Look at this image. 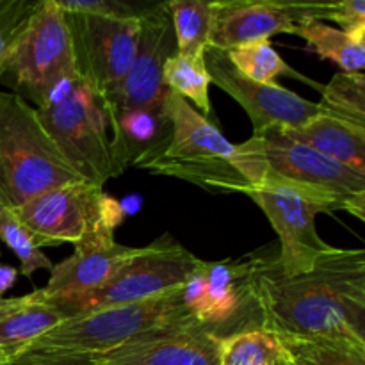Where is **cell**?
Returning a JSON list of instances; mask_svg holds the SVG:
<instances>
[{"instance_id": "4316f807", "label": "cell", "mask_w": 365, "mask_h": 365, "mask_svg": "<svg viewBox=\"0 0 365 365\" xmlns=\"http://www.w3.org/2000/svg\"><path fill=\"white\" fill-rule=\"evenodd\" d=\"M321 110L353 123L365 125V77L359 73L334 75L321 89Z\"/></svg>"}, {"instance_id": "4fadbf2b", "label": "cell", "mask_w": 365, "mask_h": 365, "mask_svg": "<svg viewBox=\"0 0 365 365\" xmlns=\"http://www.w3.org/2000/svg\"><path fill=\"white\" fill-rule=\"evenodd\" d=\"M205 63L214 86L230 95L246 110L253 135L267 128H298L321 113L319 102H310L298 93L277 84L250 81L228 59L227 52L207 46Z\"/></svg>"}, {"instance_id": "4dcf8cb0", "label": "cell", "mask_w": 365, "mask_h": 365, "mask_svg": "<svg viewBox=\"0 0 365 365\" xmlns=\"http://www.w3.org/2000/svg\"><path fill=\"white\" fill-rule=\"evenodd\" d=\"M63 13H82L93 16H139L143 9L118 0H56Z\"/></svg>"}, {"instance_id": "e0dca14e", "label": "cell", "mask_w": 365, "mask_h": 365, "mask_svg": "<svg viewBox=\"0 0 365 365\" xmlns=\"http://www.w3.org/2000/svg\"><path fill=\"white\" fill-rule=\"evenodd\" d=\"M209 46L230 50L246 43L294 32L291 2L278 0H216Z\"/></svg>"}, {"instance_id": "7402d4cb", "label": "cell", "mask_w": 365, "mask_h": 365, "mask_svg": "<svg viewBox=\"0 0 365 365\" xmlns=\"http://www.w3.org/2000/svg\"><path fill=\"white\" fill-rule=\"evenodd\" d=\"M164 88L187 100L205 118L212 114L210 103V75L203 56H182L175 52L168 57L163 70Z\"/></svg>"}, {"instance_id": "9c48e42d", "label": "cell", "mask_w": 365, "mask_h": 365, "mask_svg": "<svg viewBox=\"0 0 365 365\" xmlns=\"http://www.w3.org/2000/svg\"><path fill=\"white\" fill-rule=\"evenodd\" d=\"M7 73L13 75L21 98L43 106L63 81L77 77L71 36L66 16L56 0H41L29 20L11 59Z\"/></svg>"}, {"instance_id": "83f0119b", "label": "cell", "mask_w": 365, "mask_h": 365, "mask_svg": "<svg viewBox=\"0 0 365 365\" xmlns=\"http://www.w3.org/2000/svg\"><path fill=\"white\" fill-rule=\"evenodd\" d=\"M0 239L6 242L7 248L16 255L20 260V269L18 273L25 278H31L34 271L48 269L52 271L53 264L48 257L36 246L34 239L29 234L27 228L20 223V220L14 214L13 207L0 202Z\"/></svg>"}, {"instance_id": "603a6c76", "label": "cell", "mask_w": 365, "mask_h": 365, "mask_svg": "<svg viewBox=\"0 0 365 365\" xmlns=\"http://www.w3.org/2000/svg\"><path fill=\"white\" fill-rule=\"evenodd\" d=\"M168 9L171 14L177 53L203 56L210 43V32H212V2L175 0V2H168Z\"/></svg>"}, {"instance_id": "6da1fadb", "label": "cell", "mask_w": 365, "mask_h": 365, "mask_svg": "<svg viewBox=\"0 0 365 365\" xmlns=\"http://www.w3.org/2000/svg\"><path fill=\"white\" fill-rule=\"evenodd\" d=\"M260 330L274 337L365 346V250L331 248L309 273L285 277L262 259L252 277Z\"/></svg>"}, {"instance_id": "277c9868", "label": "cell", "mask_w": 365, "mask_h": 365, "mask_svg": "<svg viewBox=\"0 0 365 365\" xmlns=\"http://www.w3.org/2000/svg\"><path fill=\"white\" fill-rule=\"evenodd\" d=\"M182 291L184 287L148 302L73 314L41 335L29 351L68 356H95L113 351L146 331L191 317Z\"/></svg>"}, {"instance_id": "f1b7e54d", "label": "cell", "mask_w": 365, "mask_h": 365, "mask_svg": "<svg viewBox=\"0 0 365 365\" xmlns=\"http://www.w3.org/2000/svg\"><path fill=\"white\" fill-rule=\"evenodd\" d=\"M296 24L307 20H330L339 29L356 38L365 39V2L364 0H341V2L303 4L291 2ZM294 24V25H296Z\"/></svg>"}, {"instance_id": "8fae6325", "label": "cell", "mask_w": 365, "mask_h": 365, "mask_svg": "<svg viewBox=\"0 0 365 365\" xmlns=\"http://www.w3.org/2000/svg\"><path fill=\"white\" fill-rule=\"evenodd\" d=\"M246 196L266 214L280 239V255L274 264L285 277L309 273L334 248L323 241L316 228V216L327 210L292 185L266 177L262 185Z\"/></svg>"}, {"instance_id": "44dd1931", "label": "cell", "mask_w": 365, "mask_h": 365, "mask_svg": "<svg viewBox=\"0 0 365 365\" xmlns=\"http://www.w3.org/2000/svg\"><path fill=\"white\" fill-rule=\"evenodd\" d=\"M292 34L305 39L314 53L335 63L344 73H359L364 70L365 39L317 20L299 21L294 25Z\"/></svg>"}, {"instance_id": "2e32d148", "label": "cell", "mask_w": 365, "mask_h": 365, "mask_svg": "<svg viewBox=\"0 0 365 365\" xmlns=\"http://www.w3.org/2000/svg\"><path fill=\"white\" fill-rule=\"evenodd\" d=\"M260 260L262 259L203 262L205 291L189 314L220 337L260 328L250 289Z\"/></svg>"}, {"instance_id": "d6a6232c", "label": "cell", "mask_w": 365, "mask_h": 365, "mask_svg": "<svg viewBox=\"0 0 365 365\" xmlns=\"http://www.w3.org/2000/svg\"><path fill=\"white\" fill-rule=\"evenodd\" d=\"M18 278V269L9 264H0V299H4V294L14 285Z\"/></svg>"}, {"instance_id": "d6986e66", "label": "cell", "mask_w": 365, "mask_h": 365, "mask_svg": "<svg viewBox=\"0 0 365 365\" xmlns=\"http://www.w3.org/2000/svg\"><path fill=\"white\" fill-rule=\"evenodd\" d=\"M289 138L312 146L328 159L365 177V125L324 114L298 128H282Z\"/></svg>"}, {"instance_id": "30bf717a", "label": "cell", "mask_w": 365, "mask_h": 365, "mask_svg": "<svg viewBox=\"0 0 365 365\" xmlns=\"http://www.w3.org/2000/svg\"><path fill=\"white\" fill-rule=\"evenodd\" d=\"M71 36L75 71L106 96L130 71L139 45V16L64 13Z\"/></svg>"}, {"instance_id": "f546056e", "label": "cell", "mask_w": 365, "mask_h": 365, "mask_svg": "<svg viewBox=\"0 0 365 365\" xmlns=\"http://www.w3.org/2000/svg\"><path fill=\"white\" fill-rule=\"evenodd\" d=\"M41 0H0V77L7 73L21 34Z\"/></svg>"}, {"instance_id": "d4e9b609", "label": "cell", "mask_w": 365, "mask_h": 365, "mask_svg": "<svg viewBox=\"0 0 365 365\" xmlns=\"http://www.w3.org/2000/svg\"><path fill=\"white\" fill-rule=\"evenodd\" d=\"M227 56L230 63L241 71L245 77L250 81L260 82V84H273L278 77L285 75V77L299 78L314 84L310 78L303 77L302 73L289 66L284 61V57L273 48L269 39H262V41L246 43V45L235 46V48L227 50Z\"/></svg>"}, {"instance_id": "3957f363", "label": "cell", "mask_w": 365, "mask_h": 365, "mask_svg": "<svg viewBox=\"0 0 365 365\" xmlns=\"http://www.w3.org/2000/svg\"><path fill=\"white\" fill-rule=\"evenodd\" d=\"M82 180L45 128L36 107L0 91V202L20 207L39 192Z\"/></svg>"}, {"instance_id": "484cf974", "label": "cell", "mask_w": 365, "mask_h": 365, "mask_svg": "<svg viewBox=\"0 0 365 365\" xmlns=\"http://www.w3.org/2000/svg\"><path fill=\"white\" fill-rule=\"evenodd\" d=\"M221 365H289L274 335L252 328L221 337Z\"/></svg>"}, {"instance_id": "52a82bcc", "label": "cell", "mask_w": 365, "mask_h": 365, "mask_svg": "<svg viewBox=\"0 0 365 365\" xmlns=\"http://www.w3.org/2000/svg\"><path fill=\"white\" fill-rule=\"evenodd\" d=\"M202 262L180 242L166 235L141 248V253L106 287L57 305L63 307L68 316H73L103 307L148 302L184 287Z\"/></svg>"}, {"instance_id": "7c38bea8", "label": "cell", "mask_w": 365, "mask_h": 365, "mask_svg": "<svg viewBox=\"0 0 365 365\" xmlns=\"http://www.w3.org/2000/svg\"><path fill=\"white\" fill-rule=\"evenodd\" d=\"M120 223V220L106 217L91 227L86 237L75 245L71 257L53 264L48 282L39 289L43 298L64 303L91 294L123 271L141 253V248L118 245L114 228Z\"/></svg>"}, {"instance_id": "5bb4252c", "label": "cell", "mask_w": 365, "mask_h": 365, "mask_svg": "<svg viewBox=\"0 0 365 365\" xmlns=\"http://www.w3.org/2000/svg\"><path fill=\"white\" fill-rule=\"evenodd\" d=\"M139 20L141 32L134 64L127 77L103 96L109 110L163 109L164 63L177 52L168 4L146 7Z\"/></svg>"}, {"instance_id": "9a60e30c", "label": "cell", "mask_w": 365, "mask_h": 365, "mask_svg": "<svg viewBox=\"0 0 365 365\" xmlns=\"http://www.w3.org/2000/svg\"><path fill=\"white\" fill-rule=\"evenodd\" d=\"M93 360L98 365H221V337L191 316Z\"/></svg>"}, {"instance_id": "ffe728a7", "label": "cell", "mask_w": 365, "mask_h": 365, "mask_svg": "<svg viewBox=\"0 0 365 365\" xmlns=\"http://www.w3.org/2000/svg\"><path fill=\"white\" fill-rule=\"evenodd\" d=\"M107 113L110 160L114 175L120 177L139 157L160 145L166 134V120L163 109H107Z\"/></svg>"}, {"instance_id": "8992f818", "label": "cell", "mask_w": 365, "mask_h": 365, "mask_svg": "<svg viewBox=\"0 0 365 365\" xmlns=\"http://www.w3.org/2000/svg\"><path fill=\"white\" fill-rule=\"evenodd\" d=\"M38 116L82 180L102 185L114 178L109 148V113L103 96L81 77L61 82Z\"/></svg>"}, {"instance_id": "7a4b0ae2", "label": "cell", "mask_w": 365, "mask_h": 365, "mask_svg": "<svg viewBox=\"0 0 365 365\" xmlns=\"http://www.w3.org/2000/svg\"><path fill=\"white\" fill-rule=\"evenodd\" d=\"M166 134L160 145L135 160L153 175L173 177L210 192H242L264 184L267 166L257 153L234 145L187 100L166 89Z\"/></svg>"}, {"instance_id": "ac0fdd59", "label": "cell", "mask_w": 365, "mask_h": 365, "mask_svg": "<svg viewBox=\"0 0 365 365\" xmlns=\"http://www.w3.org/2000/svg\"><path fill=\"white\" fill-rule=\"evenodd\" d=\"M66 317V310L43 298L39 289L0 299V359L11 364Z\"/></svg>"}, {"instance_id": "ba28073f", "label": "cell", "mask_w": 365, "mask_h": 365, "mask_svg": "<svg viewBox=\"0 0 365 365\" xmlns=\"http://www.w3.org/2000/svg\"><path fill=\"white\" fill-rule=\"evenodd\" d=\"M13 210L39 250L75 246L98 221L106 217L123 221L125 216L118 200L106 195L102 185L88 180L43 191Z\"/></svg>"}, {"instance_id": "1f68e13d", "label": "cell", "mask_w": 365, "mask_h": 365, "mask_svg": "<svg viewBox=\"0 0 365 365\" xmlns=\"http://www.w3.org/2000/svg\"><path fill=\"white\" fill-rule=\"evenodd\" d=\"M9 365H98L93 356H68L48 355V353L27 351L18 356Z\"/></svg>"}, {"instance_id": "836d02e7", "label": "cell", "mask_w": 365, "mask_h": 365, "mask_svg": "<svg viewBox=\"0 0 365 365\" xmlns=\"http://www.w3.org/2000/svg\"><path fill=\"white\" fill-rule=\"evenodd\" d=\"M0 365H9V364H7L6 360H2V359H0Z\"/></svg>"}, {"instance_id": "5b68a950", "label": "cell", "mask_w": 365, "mask_h": 365, "mask_svg": "<svg viewBox=\"0 0 365 365\" xmlns=\"http://www.w3.org/2000/svg\"><path fill=\"white\" fill-rule=\"evenodd\" d=\"M241 145L266 163V177L296 187L319 203L327 214L344 210L364 221V175L328 159L305 143L289 138L278 127L252 135Z\"/></svg>"}, {"instance_id": "cb8c5ba5", "label": "cell", "mask_w": 365, "mask_h": 365, "mask_svg": "<svg viewBox=\"0 0 365 365\" xmlns=\"http://www.w3.org/2000/svg\"><path fill=\"white\" fill-rule=\"evenodd\" d=\"M289 365H365V346L342 339L277 337Z\"/></svg>"}]
</instances>
